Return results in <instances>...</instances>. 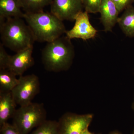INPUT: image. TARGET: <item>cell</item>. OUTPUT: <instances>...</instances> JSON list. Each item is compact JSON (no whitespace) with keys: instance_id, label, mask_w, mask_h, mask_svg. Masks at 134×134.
<instances>
[{"instance_id":"obj_1","label":"cell","mask_w":134,"mask_h":134,"mask_svg":"<svg viewBox=\"0 0 134 134\" xmlns=\"http://www.w3.org/2000/svg\"><path fill=\"white\" fill-rule=\"evenodd\" d=\"M23 18L31 29L36 41L49 43L67 31L63 21L51 13L43 11L25 13Z\"/></svg>"},{"instance_id":"obj_2","label":"cell","mask_w":134,"mask_h":134,"mask_svg":"<svg viewBox=\"0 0 134 134\" xmlns=\"http://www.w3.org/2000/svg\"><path fill=\"white\" fill-rule=\"evenodd\" d=\"M75 56V50L70 39L62 36L47 43L42 52V60L47 70L60 72L69 69Z\"/></svg>"},{"instance_id":"obj_3","label":"cell","mask_w":134,"mask_h":134,"mask_svg":"<svg viewBox=\"0 0 134 134\" xmlns=\"http://www.w3.org/2000/svg\"><path fill=\"white\" fill-rule=\"evenodd\" d=\"M0 34L3 45L16 53L33 46L36 41L31 29L20 18L0 22Z\"/></svg>"},{"instance_id":"obj_4","label":"cell","mask_w":134,"mask_h":134,"mask_svg":"<svg viewBox=\"0 0 134 134\" xmlns=\"http://www.w3.org/2000/svg\"><path fill=\"white\" fill-rule=\"evenodd\" d=\"M46 113L43 104L31 103L17 109L13 124L21 134H28L46 120Z\"/></svg>"},{"instance_id":"obj_5","label":"cell","mask_w":134,"mask_h":134,"mask_svg":"<svg viewBox=\"0 0 134 134\" xmlns=\"http://www.w3.org/2000/svg\"><path fill=\"white\" fill-rule=\"evenodd\" d=\"M18 79L19 82L11 92L16 105L21 106L31 103L39 91L40 82L34 74L21 76Z\"/></svg>"},{"instance_id":"obj_6","label":"cell","mask_w":134,"mask_h":134,"mask_svg":"<svg viewBox=\"0 0 134 134\" xmlns=\"http://www.w3.org/2000/svg\"><path fill=\"white\" fill-rule=\"evenodd\" d=\"M93 117L92 114L66 113L58 121L60 134H83L88 129Z\"/></svg>"},{"instance_id":"obj_7","label":"cell","mask_w":134,"mask_h":134,"mask_svg":"<svg viewBox=\"0 0 134 134\" xmlns=\"http://www.w3.org/2000/svg\"><path fill=\"white\" fill-rule=\"evenodd\" d=\"M88 14L86 11H82L76 15L74 27L65 33L68 38L86 40L95 37L98 31L90 22Z\"/></svg>"},{"instance_id":"obj_8","label":"cell","mask_w":134,"mask_h":134,"mask_svg":"<svg viewBox=\"0 0 134 134\" xmlns=\"http://www.w3.org/2000/svg\"><path fill=\"white\" fill-rule=\"evenodd\" d=\"M83 7L82 0H53L51 13L62 21H74Z\"/></svg>"},{"instance_id":"obj_9","label":"cell","mask_w":134,"mask_h":134,"mask_svg":"<svg viewBox=\"0 0 134 134\" xmlns=\"http://www.w3.org/2000/svg\"><path fill=\"white\" fill-rule=\"evenodd\" d=\"M33 46L25 48L10 56L7 69L15 75H23L27 69L34 65L32 57Z\"/></svg>"},{"instance_id":"obj_10","label":"cell","mask_w":134,"mask_h":134,"mask_svg":"<svg viewBox=\"0 0 134 134\" xmlns=\"http://www.w3.org/2000/svg\"><path fill=\"white\" fill-rule=\"evenodd\" d=\"M99 12L105 31H111L119 18L120 12L116 5L112 0H102Z\"/></svg>"},{"instance_id":"obj_11","label":"cell","mask_w":134,"mask_h":134,"mask_svg":"<svg viewBox=\"0 0 134 134\" xmlns=\"http://www.w3.org/2000/svg\"><path fill=\"white\" fill-rule=\"evenodd\" d=\"M16 105L11 92H0V127L13 117Z\"/></svg>"},{"instance_id":"obj_12","label":"cell","mask_w":134,"mask_h":134,"mask_svg":"<svg viewBox=\"0 0 134 134\" xmlns=\"http://www.w3.org/2000/svg\"><path fill=\"white\" fill-rule=\"evenodd\" d=\"M18 0H0V22L10 18H23Z\"/></svg>"},{"instance_id":"obj_13","label":"cell","mask_w":134,"mask_h":134,"mask_svg":"<svg viewBox=\"0 0 134 134\" xmlns=\"http://www.w3.org/2000/svg\"><path fill=\"white\" fill-rule=\"evenodd\" d=\"M117 23L126 36L134 37V7L131 5L125 9Z\"/></svg>"},{"instance_id":"obj_14","label":"cell","mask_w":134,"mask_h":134,"mask_svg":"<svg viewBox=\"0 0 134 134\" xmlns=\"http://www.w3.org/2000/svg\"><path fill=\"white\" fill-rule=\"evenodd\" d=\"M16 76L9 70H0V92L12 91L19 82Z\"/></svg>"},{"instance_id":"obj_15","label":"cell","mask_w":134,"mask_h":134,"mask_svg":"<svg viewBox=\"0 0 134 134\" xmlns=\"http://www.w3.org/2000/svg\"><path fill=\"white\" fill-rule=\"evenodd\" d=\"M53 0H18L19 5L25 13L43 11V9L51 5Z\"/></svg>"},{"instance_id":"obj_16","label":"cell","mask_w":134,"mask_h":134,"mask_svg":"<svg viewBox=\"0 0 134 134\" xmlns=\"http://www.w3.org/2000/svg\"><path fill=\"white\" fill-rule=\"evenodd\" d=\"M31 134H60L59 122L46 120Z\"/></svg>"},{"instance_id":"obj_17","label":"cell","mask_w":134,"mask_h":134,"mask_svg":"<svg viewBox=\"0 0 134 134\" xmlns=\"http://www.w3.org/2000/svg\"><path fill=\"white\" fill-rule=\"evenodd\" d=\"M102 0H82L85 11L88 13L99 12Z\"/></svg>"},{"instance_id":"obj_18","label":"cell","mask_w":134,"mask_h":134,"mask_svg":"<svg viewBox=\"0 0 134 134\" xmlns=\"http://www.w3.org/2000/svg\"><path fill=\"white\" fill-rule=\"evenodd\" d=\"M2 43L0 44V70L7 69L10 56L4 48Z\"/></svg>"},{"instance_id":"obj_19","label":"cell","mask_w":134,"mask_h":134,"mask_svg":"<svg viewBox=\"0 0 134 134\" xmlns=\"http://www.w3.org/2000/svg\"><path fill=\"white\" fill-rule=\"evenodd\" d=\"M1 134H21L13 125L6 122L0 127Z\"/></svg>"},{"instance_id":"obj_20","label":"cell","mask_w":134,"mask_h":134,"mask_svg":"<svg viewBox=\"0 0 134 134\" xmlns=\"http://www.w3.org/2000/svg\"><path fill=\"white\" fill-rule=\"evenodd\" d=\"M116 5L119 12H121L131 6L133 0H112Z\"/></svg>"},{"instance_id":"obj_21","label":"cell","mask_w":134,"mask_h":134,"mask_svg":"<svg viewBox=\"0 0 134 134\" xmlns=\"http://www.w3.org/2000/svg\"><path fill=\"white\" fill-rule=\"evenodd\" d=\"M109 134H122L120 132L117 131H114L110 132Z\"/></svg>"},{"instance_id":"obj_22","label":"cell","mask_w":134,"mask_h":134,"mask_svg":"<svg viewBox=\"0 0 134 134\" xmlns=\"http://www.w3.org/2000/svg\"><path fill=\"white\" fill-rule=\"evenodd\" d=\"M83 134H95L93 133H91L89 131L88 129L86 130V131L84 132Z\"/></svg>"},{"instance_id":"obj_23","label":"cell","mask_w":134,"mask_h":134,"mask_svg":"<svg viewBox=\"0 0 134 134\" xmlns=\"http://www.w3.org/2000/svg\"><path fill=\"white\" fill-rule=\"evenodd\" d=\"M132 108L133 109V110L134 111V99L133 101V103L132 104Z\"/></svg>"},{"instance_id":"obj_24","label":"cell","mask_w":134,"mask_h":134,"mask_svg":"<svg viewBox=\"0 0 134 134\" xmlns=\"http://www.w3.org/2000/svg\"><path fill=\"white\" fill-rule=\"evenodd\" d=\"M133 134H134V129H133Z\"/></svg>"},{"instance_id":"obj_25","label":"cell","mask_w":134,"mask_h":134,"mask_svg":"<svg viewBox=\"0 0 134 134\" xmlns=\"http://www.w3.org/2000/svg\"><path fill=\"white\" fill-rule=\"evenodd\" d=\"M133 2H134V0H133Z\"/></svg>"}]
</instances>
